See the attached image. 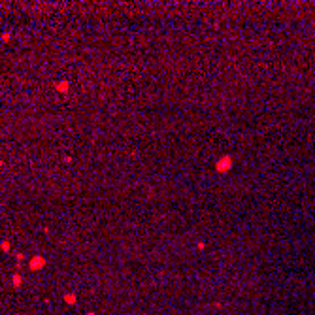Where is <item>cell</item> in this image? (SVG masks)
Returning a JSON list of instances; mask_svg holds the SVG:
<instances>
[{"instance_id":"cell-2","label":"cell","mask_w":315,"mask_h":315,"mask_svg":"<svg viewBox=\"0 0 315 315\" xmlns=\"http://www.w3.org/2000/svg\"><path fill=\"white\" fill-rule=\"evenodd\" d=\"M43 264H45V259H43V257H32L30 262H29L30 270H40V268H43Z\"/></svg>"},{"instance_id":"cell-3","label":"cell","mask_w":315,"mask_h":315,"mask_svg":"<svg viewBox=\"0 0 315 315\" xmlns=\"http://www.w3.org/2000/svg\"><path fill=\"white\" fill-rule=\"evenodd\" d=\"M55 89H57L59 92L66 94V92H68V89H70V81H66V79H62V81H55Z\"/></svg>"},{"instance_id":"cell-4","label":"cell","mask_w":315,"mask_h":315,"mask_svg":"<svg viewBox=\"0 0 315 315\" xmlns=\"http://www.w3.org/2000/svg\"><path fill=\"white\" fill-rule=\"evenodd\" d=\"M10 247H11V245H10V241H8V240H4L2 244H0V249H2V251H10Z\"/></svg>"},{"instance_id":"cell-9","label":"cell","mask_w":315,"mask_h":315,"mask_svg":"<svg viewBox=\"0 0 315 315\" xmlns=\"http://www.w3.org/2000/svg\"><path fill=\"white\" fill-rule=\"evenodd\" d=\"M2 166H4V160H2V159H0V168H2Z\"/></svg>"},{"instance_id":"cell-8","label":"cell","mask_w":315,"mask_h":315,"mask_svg":"<svg viewBox=\"0 0 315 315\" xmlns=\"http://www.w3.org/2000/svg\"><path fill=\"white\" fill-rule=\"evenodd\" d=\"M196 247H198V249H204V247H206V245H204V241H198V244H196Z\"/></svg>"},{"instance_id":"cell-5","label":"cell","mask_w":315,"mask_h":315,"mask_svg":"<svg viewBox=\"0 0 315 315\" xmlns=\"http://www.w3.org/2000/svg\"><path fill=\"white\" fill-rule=\"evenodd\" d=\"M66 300H68V302H76V296H72V295H66Z\"/></svg>"},{"instance_id":"cell-6","label":"cell","mask_w":315,"mask_h":315,"mask_svg":"<svg viewBox=\"0 0 315 315\" xmlns=\"http://www.w3.org/2000/svg\"><path fill=\"white\" fill-rule=\"evenodd\" d=\"M2 40L8 42V40H10V32H4V34H2Z\"/></svg>"},{"instance_id":"cell-7","label":"cell","mask_w":315,"mask_h":315,"mask_svg":"<svg viewBox=\"0 0 315 315\" xmlns=\"http://www.w3.org/2000/svg\"><path fill=\"white\" fill-rule=\"evenodd\" d=\"M13 283L19 285V283H21V277H19V276H13Z\"/></svg>"},{"instance_id":"cell-1","label":"cell","mask_w":315,"mask_h":315,"mask_svg":"<svg viewBox=\"0 0 315 315\" xmlns=\"http://www.w3.org/2000/svg\"><path fill=\"white\" fill-rule=\"evenodd\" d=\"M234 166V159L230 155H221L215 162V172L217 174H228Z\"/></svg>"}]
</instances>
